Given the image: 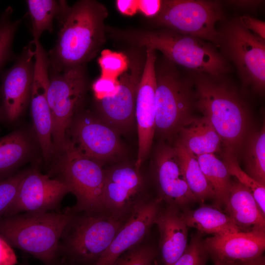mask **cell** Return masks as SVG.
I'll list each match as a JSON object with an SVG mask.
<instances>
[{
  "mask_svg": "<svg viewBox=\"0 0 265 265\" xmlns=\"http://www.w3.org/2000/svg\"><path fill=\"white\" fill-rule=\"evenodd\" d=\"M13 9L8 6L0 16V71L13 56L12 44L21 20L12 19Z\"/></svg>",
  "mask_w": 265,
  "mask_h": 265,
  "instance_id": "4dcf8cb0",
  "label": "cell"
},
{
  "mask_svg": "<svg viewBox=\"0 0 265 265\" xmlns=\"http://www.w3.org/2000/svg\"><path fill=\"white\" fill-rule=\"evenodd\" d=\"M144 50L134 47L127 54L128 66L118 78V92L112 97L97 101L101 118L119 133L131 128L134 120L137 92L146 57Z\"/></svg>",
  "mask_w": 265,
  "mask_h": 265,
  "instance_id": "8fae6325",
  "label": "cell"
},
{
  "mask_svg": "<svg viewBox=\"0 0 265 265\" xmlns=\"http://www.w3.org/2000/svg\"><path fill=\"white\" fill-rule=\"evenodd\" d=\"M189 72L195 90V108L220 136L223 152L237 157L246 137L249 119L244 100L226 75L216 77Z\"/></svg>",
  "mask_w": 265,
  "mask_h": 265,
  "instance_id": "7a4b0ae2",
  "label": "cell"
},
{
  "mask_svg": "<svg viewBox=\"0 0 265 265\" xmlns=\"http://www.w3.org/2000/svg\"><path fill=\"white\" fill-rule=\"evenodd\" d=\"M159 233V248L164 265H173L187 245L188 227L179 210L170 207L160 210L155 221Z\"/></svg>",
  "mask_w": 265,
  "mask_h": 265,
  "instance_id": "44dd1931",
  "label": "cell"
},
{
  "mask_svg": "<svg viewBox=\"0 0 265 265\" xmlns=\"http://www.w3.org/2000/svg\"><path fill=\"white\" fill-rule=\"evenodd\" d=\"M73 146L84 156L102 165L121 155L119 132L102 118L84 114L76 119L71 130Z\"/></svg>",
  "mask_w": 265,
  "mask_h": 265,
  "instance_id": "4fadbf2b",
  "label": "cell"
},
{
  "mask_svg": "<svg viewBox=\"0 0 265 265\" xmlns=\"http://www.w3.org/2000/svg\"><path fill=\"white\" fill-rule=\"evenodd\" d=\"M148 198L144 179L134 164L123 163L106 169L103 192L104 212L115 218L126 219Z\"/></svg>",
  "mask_w": 265,
  "mask_h": 265,
  "instance_id": "7c38bea8",
  "label": "cell"
},
{
  "mask_svg": "<svg viewBox=\"0 0 265 265\" xmlns=\"http://www.w3.org/2000/svg\"><path fill=\"white\" fill-rule=\"evenodd\" d=\"M134 47L151 48L189 71L219 77L226 75L232 67L212 43L166 28L136 30L117 33Z\"/></svg>",
  "mask_w": 265,
  "mask_h": 265,
  "instance_id": "3957f363",
  "label": "cell"
},
{
  "mask_svg": "<svg viewBox=\"0 0 265 265\" xmlns=\"http://www.w3.org/2000/svg\"><path fill=\"white\" fill-rule=\"evenodd\" d=\"M157 255L155 247L140 243L124 252L112 265H157Z\"/></svg>",
  "mask_w": 265,
  "mask_h": 265,
  "instance_id": "d6a6232c",
  "label": "cell"
},
{
  "mask_svg": "<svg viewBox=\"0 0 265 265\" xmlns=\"http://www.w3.org/2000/svg\"><path fill=\"white\" fill-rule=\"evenodd\" d=\"M35 46L34 69L30 93L31 113L34 128L46 160L54 152L52 136V118L48 100L49 61L48 54L39 40Z\"/></svg>",
  "mask_w": 265,
  "mask_h": 265,
  "instance_id": "ac0fdd59",
  "label": "cell"
},
{
  "mask_svg": "<svg viewBox=\"0 0 265 265\" xmlns=\"http://www.w3.org/2000/svg\"><path fill=\"white\" fill-rule=\"evenodd\" d=\"M29 141L24 133L15 131L0 138V182L12 172L28 155Z\"/></svg>",
  "mask_w": 265,
  "mask_h": 265,
  "instance_id": "4316f807",
  "label": "cell"
},
{
  "mask_svg": "<svg viewBox=\"0 0 265 265\" xmlns=\"http://www.w3.org/2000/svg\"><path fill=\"white\" fill-rule=\"evenodd\" d=\"M87 76L84 65L60 71L49 69L48 100L52 118L54 151H62L67 131L86 91Z\"/></svg>",
  "mask_w": 265,
  "mask_h": 265,
  "instance_id": "ba28073f",
  "label": "cell"
},
{
  "mask_svg": "<svg viewBox=\"0 0 265 265\" xmlns=\"http://www.w3.org/2000/svg\"><path fill=\"white\" fill-rule=\"evenodd\" d=\"M70 191L59 179H53L35 169L26 172L13 202L2 216L23 212H44L57 210Z\"/></svg>",
  "mask_w": 265,
  "mask_h": 265,
  "instance_id": "5bb4252c",
  "label": "cell"
},
{
  "mask_svg": "<svg viewBox=\"0 0 265 265\" xmlns=\"http://www.w3.org/2000/svg\"><path fill=\"white\" fill-rule=\"evenodd\" d=\"M177 136V140L196 158L202 155L221 152V139L204 116H192L180 129Z\"/></svg>",
  "mask_w": 265,
  "mask_h": 265,
  "instance_id": "603a6c76",
  "label": "cell"
},
{
  "mask_svg": "<svg viewBox=\"0 0 265 265\" xmlns=\"http://www.w3.org/2000/svg\"><path fill=\"white\" fill-rule=\"evenodd\" d=\"M146 57L137 92L135 118L138 134V152L134 164L138 170L146 159L155 133L156 51L145 48Z\"/></svg>",
  "mask_w": 265,
  "mask_h": 265,
  "instance_id": "9a60e30c",
  "label": "cell"
},
{
  "mask_svg": "<svg viewBox=\"0 0 265 265\" xmlns=\"http://www.w3.org/2000/svg\"><path fill=\"white\" fill-rule=\"evenodd\" d=\"M223 162L231 176L247 188L253 195L262 212L265 214V186L249 176L240 167L236 156L223 153Z\"/></svg>",
  "mask_w": 265,
  "mask_h": 265,
  "instance_id": "f546056e",
  "label": "cell"
},
{
  "mask_svg": "<svg viewBox=\"0 0 265 265\" xmlns=\"http://www.w3.org/2000/svg\"><path fill=\"white\" fill-rule=\"evenodd\" d=\"M206 178L214 192V206H224L232 184L231 175L223 161L214 154H207L196 158Z\"/></svg>",
  "mask_w": 265,
  "mask_h": 265,
  "instance_id": "484cf974",
  "label": "cell"
},
{
  "mask_svg": "<svg viewBox=\"0 0 265 265\" xmlns=\"http://www.w3.org/2000/svg\"><path fill=\"white\" fill-rule=\"evenodd\" d=\"M161 202L149 197L135 207L106 251L91 265H112L124 252L141 243L155 224Z\"/></svg>",
  "mask_w": 265,
  "mask_h": 265,
  "instance_id": "d6986e66",
  "label": "cell"
},
{
  "mask_svg": "<svg viewBox=\"0 0 265 265\" xmlns=\"http://www.w3.org/2000/svg\"><path fill=\"white\" fill-rule=\"evenodd\" d=\"M116 4L118 10L123 15L132 16L138 11V0H117Z\"/></svg>",
  "mask_w": 265,
  "mask_h": 265,
  "instance_id": "ab89813d",
  "label": "cell"
},
{
  "mask_svg": "<svg viewBox=\"0 0 265 265\" xmlns=\"http://www.w3.org/2000/svg\"><path fill=\"white\" fill-rule=\"evenodd\" d=\"M34 50L32 41L2 76L0 87L2 116L8 122L16 121L30 100L34 75Z\"/></svg>",
  "mask_w": 265,
  "mask_h": 265,
  "instance_id": "e0dca14e",
  "label": "cell"
},
{
  "mask_svg": "<svg viewBox=\"0 0 265 265\" xmlns=\"http://www.w3.org/2000/svg\"><path fill=\"white\" fill-rule=\"evenodd\" d=\"M26 1L33 40H39L44 31H53V21L60 12V0H27Z\"/></svg>",
  "mask_w": 265,
  "mask_h": 265,
  "instance_id": "f1b7e54d",
  "label": "cell"
},
{
  "mask_svg": "<svg viewBox=\"0 0 265 265\" xmlns=\"http://www.w3.org/2000/svg\"><path fill=\"white\" fill-rule=\"evenodd\" d=\"M224 206L240 232L265 231V214L250 191L238 181L232 182Z\"/></svg>",
  "mask_w": 265,
  "mask_h": 265,
  "instance_id": "7402d4cb",
  "label": "cell"
},
{
  "mask_svg": "<svg viewBox=\"0 0 265 265\" xmlns=\"http://www.w3.org/2000/svg\"><path fill=\"white\" fill-rule=\"evenodd\" d=\"M57 39L48 53L49 69L60 71L94 58L106 41V7L94 0H81L72 6L60 0Z\"/></svg>",
  "mask_w": 265,
  "mask_h": 265,
  "instance_id": "6da1fadb",
  "label": "cell"
},
{
  "mask_svg": "<svg viewBox=\"0 0 265 265\" xmlns=\"http://www.w3.org/2000/svg\"><path fill=\"white\" fill-rule=\"evenodd\" d=\"M127 218L117 219L105 212H74L59 241L60 256L92 265L109 247Z\"/></svg>",
  "mask_w": 265,
  "mask_h": 265,
  "instance_id": "8992f818",
  "label": "cell"
},
{
  "mask_svg": "<svg viewBox=\"0 0 265 265\" xmlns=\"http://www.w3.org/2000/svg\"><path fill=\"white\" fill-rule=\"evenodd\" d=\"M58 166L60 177L76 197L74 212H104L103 192L106 169L100 163L78 151L67 140Z\"/></svg>",
  "mask_w": 265,
  "mask_h": 265,
  "instance_id": "9c48e42d",
  "label": "cell"
},
{
  "mask_svg": "<svg viewBox=\"0 0 265 265\" xmlns=\"http://www.w3.org/2000/svg\"><path fill=\"white\" fill-rule=\"evenodd\" d=\"M180 160L187 185L196 201L213 199L214 190L204 175L197 159L177 140L173 146Z\"/></svg>",
  "mask_w": 265,
  "mask_h": 265,
  "instance_id": "d4e9b609",
  "label": "cell"
},
{
  "mask_svg": "<svg viewBox=\"0 0 265 265\" xmlns=\"http://www.w3.org/2000/svg\"><path fill=\"white\" fill-rule=\"evenodd\" d=\"M27 265L24 264V265Z\"/></svg>",
  "mask_w": 265,
  "mask_h": 265,
  "instance_id": "bcb514c9",
  "label": "cell"
},
{
  "mask_svg": "<svg viewBox=\"0 0 265 265\" xmlns=\"http://www.w3.org/2000/svg\"><path fill=\"white\" fill-rule=\"evenodd\" d=\"M98 63L101 68V76L118 79L127 69L129 60L125 53L104 50L101 52Z\"/></svg>",
  "mask_w": 265,
  "mask_h": 265,
  "instance_id": "1f68e13d",
  "label": "cell"
},
{
  "mask_svg": "<svg viewBox=\"0 0 265 265\" xmlns=\"http://www.w3.org/2000/svg\"><path fill=\"white\" fill-rule=\"evenodd\" d=\"M180 216L188 227L200 233L222 236L240 232L227 214L215 207L203 205L195 210L186 209Z\"/></svg>",
  "mask_w": 265,
  "mask_h": 265,
  "instance_id": "cb8c5ba5",
  "label": "cell"
},
{
  "mask_svg": "<svg viewBox=\"0 0 265 265\" xmlns=\"http://www.w3.org/2000/svg\"><path fill=\"white\" fill-rule=\"evenodd\" d=\"M214 265H238V262L222 261L217 259H213Z\"/></svg>",
  "mask_w": 265,
  "mask_h": 265,
  "instance_id": "7bdbcfd3",
  "label": "cell"
},
{
  "mask_svg": "<svg viewBox=\"0 0 265 265\" xmlns=\"http://www.w3.org/2000/svg\"><path fill=\"white\" fill-rule=\"evenodd\" d=\"M221 3L217 0H162L159 13L153 22L161 28L202 39L216 47L217 22L224 19Z\"/></svg>",
  "mask_w": 265,
  "mask_h": 265,
  "instance_id": "30bf717a",
  "label": "cell"
},
{
  "mask_svg": "<svg viewBox=\"0 0 265 265\" xmlns=\"http://www.w3.org/2000/svg\"><path fill=\"white\" fill-rule=\"evenodd\" d=\"M27 171L14 174L0 182V217L10 206Z\"/></svg>",
  "mask_w": 265,
  "mask_h": 265,
  "instance_id": "e575fe53",
  "label": "cell"
},
{
  "mask_svg": "<svg viewBox=\"0 0 265 265\" xmlns=\"http://www.w3.org/2000/svg\"><path fill=\"white\" fill-rule=\"evenodd\" d=\"M155 135L171 140L192 117L196 97L193 81L163 56L156 59Z\"/></svg>",
  "mask_w": 265,
  "mask_h": 265,
  "instance_id": "5b68a950",
  "label": "cell"
},
{
  "mask_svg": "<svg viewBox=\"0 0 265 265\" xmlns=\"http://www.w3.org/2000/svg\"><path fill=\"white\" fill-rule=\"evenodd\" d=\"M162 0H138V11L144 16L153 18L160 11Z\"/></svg>",
  "mask_w": 265,
  "mask_h": 265,
  "instance_id": "f35d334b",
  "label": "cell"
},
{
  "mask_svg": "<svg viewBox=\"0 0 265 265\" xmlns=\"http://www.w3.org/2000/svg\"><path fill=\"white\" fill-rule=\"evenodd\" d=\"M226 2L237 7L245 9H254L260 6L264 2L259 0H226Z\"/></svg>",
  "mask_w": 265,
  "mask_h": 265,
  "instance_id": "60d3db41",
  "label": "cell"
},
{
  "mask_svg": "<svg viewBox=\"0 0 265 265\" xmlns=\"http://www.w3.org/2000/svg\"><path fill=\"white\" fill-rule=\"evenodd\" d=\"M217 30L216 47L224 58L234 65L243 85L263 94L265 40L244 28L238 18L224 23Z\"/></svg>",
  "mask_w": 265,
  "mask_h": 265,
  "instance_id": "52a82bcc",
  "label": "cell"
},
{
  "mask_svg": "<svg viewBox=\"0 0 265 265\" xmlns=\"http://www.w3.org/2000/svg\"><path fill=\"white\" fill-rule=\"evenodd\" d=\"M238 20L246 29L265 40V22L249 16L239 17Z\"/></svg>",
  "mask_w": 265,
  "mask_h": 265,
  "instance_id": "8d00e7d4",
  "label": "cell"
},
{
  "mask_svg": "<svg viewBox=\"0 0 265 265\" xmlns=\"http://www.w3.org/2000/svg\"><path fill=\"white\" fill-rule=\"evenodd\" d=\"M118 79L101 76L92 84V89L97 101L114 96L118 91Z\"/></svg>",
  "mask_w": 265,
  "mask_h": 265,
  "instance_id": "d590c367",
  "label": "cell"
},
{
  "mask_svg": "<svg viewBox=\"0 0 265 265\" xmlns=\"http://www.w3.org/2000/svg\"><path fill=\"white\" fill-rule=\"evenodd\" d=\"M17 263L12 246L0 235V265H16Z\"/></svg>",
  "mask_w": 265,
  "mask_h": 265,
  "instance_id": "74e56055",
  "label": "cell"
},
{
  "mask_svg": "<svg viewBox=\"0 0 265 265\" xmlns=\"http://www.w3.org/2000/svg\"><path fill=\"white\" fill-rule=\"evenodd\" d=\"M63 212H23L0 217V235L12 247L26 252L45 265H57L59 241L74 214Z\"/></svg>",
  "mask_w": 265,
  "mask_h": 265,
  "instance_id": "277c9868",
  "label": "cell"
},
{
  "mask_svg": "<svg viewBox=\"0 0 265 265\" xmlns=\"http://www.w3.org/2000/svg\"><path fill=\"white\" fill-rule=\"evenodd\" d=\"M238 265H265V257L262 255L250 260L238 262Z\"/></svg>",
  "mask_w": 265,
  "mask_h": 265,
  "instance_id": "b9f144b4",
  "label": "cell"
},
{
  "mask_svg": "<svg viewBox=\"0 0 265 265\" xmlns=\"http://www.w3.org/2000/svg\"><path fill=\"white\" fill-rule=\"evenodd\" d=\"M209 253L198 232L193 235L184 252L173 265H206Z\"/></svg>",
  "mask_w": 265,
  "mask_h": 265,
  "instance_id": "836d02e7",
  "label": "cell"
},
{
  "mask_svg": "<svg viewBox=\"0 0 265 265\" xmlns=\"http://www.w3.org/2000/svg\"><path fill=\"white\" fill-rule=\"evenodd\" d=\"M204 241L212 259L242 262L263 255L265 249V231L238 232L213 236Z\"/></svg>",
  "mask_w": 265,
  "mask_h": 265,
  "instance_id": "ffe728a7",
  "label": "cell"
},
{
  "mask_svg": "<svg viewBox=\"0 0 265 265\" xmlns=\"http://www.w3.org/2000/svg\"><path fill=\"white\" fill-rule=\"evenodd\" d=\"M59 265H68V264H66L65 262H60V263L59 264Z\"/></svg>",
  "mask_w": 265,
  "mask_h": 265,
  "instance_id": "f6af8a7d",
  "label": "cell"
},
{
  "mask_svg": "<svg viewBox=\"0 0 265 265\" xmlns=\"http://www.w3.org/2000/svg\"><path fill=\"white\" fill-rule=\"evenodd\" d=\"M245 171L261 185L265 186V128L246 136L244 143Z\"/></svg>",
  "mask_w": 265,
  "mask_h": 265,
  "instance_id": "83f0119b",
  "label": "cell"
},
{
  "mask_svg": "<svg viewBox=\"0 0 265 265\" xmlns=\"http://www.w3.org/2000/svg\"><path fill=\"white\" fill-rule=\"evenodd\" d=\"M2 116V106L1 103L0 94V118Z\"/></svg>",
  "mask_w": 265,
  "mask_h": 265,
  "instance_id": "ee69618b",
  "label": "cell"
},
{
  "mask_svg": "<svg viewBox=\"0 0 265 265\" xmlns=\"http://www.w3.org/2000/svg\"><path fill=\"white\" fill-rule=\"evenodd\" d=\"M153 175L158 198L179 210L196 201L183 173L178 156L173 146L160 143L154 153Z\"/></svg>",
  "mask_w": 265,
  "mask_h": 265,
  "instance_id": "2e32d148",
  "label": "cell"
}]
</instances>
